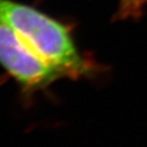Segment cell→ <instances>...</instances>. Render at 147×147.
<instances>
[{
	"mask_svg": "<svg viewBox=\"0 0 147 147\" xmlns=\"http://www.w3.org/2000/svg\"><path fill=\"white\" fill-rule=\"evenodd\" d=\"M0 18L64 77L81 78L91 74L93 64L80 53L63 24L12 0H0Z\"/></svg>",
	"mask_w": 147,
	"mask_h": 147,
	"instance_id": "cell-1",
	"label": "cell"
},
{
	"mask_svg": "<svg viewBox=\"0 0 147 147\" xmlns=\"http://www.w3.org/2000/svg\"><path fill=\"white\" fill-rule=\"evenodd\" d=\"M0 65L26 91H37L64 78L6 22L0 18Z\"/></svg>",
	"mask_w": 147,
	"mask_h": 147,
	"instance_id": "cell-2",
	"label": "cell"
},
{
	"mask_svg": "<svg viewBox=\"0 0 147 147\" xmlns=\"http://www.w3.org/2000/svg\"><path fill=\"white\" fill-rule=\"evenodd\" d=\"M146 4L147 0H121L117 16L121 20L138 18Z\"/></svg>",
	"mask_w": 147,
	"mask_h": 147,
	"instance_id": "cell-3",
	"label": "cell"
},
{
	"mask_svg": "<svg viewBox=\"0 0 147 147\" xmlns=\"http://www.w3.org/2000/svg\"><path fill=\"white\" fill-rule=\"evenodd\" d=\"M119 1H121V0H119Z\"/></svg>",
	"mask_w": 147,
	"mask_h": 147,
	"instance_id": "cell-4",
	"label": "cell"
}]
</instances>
